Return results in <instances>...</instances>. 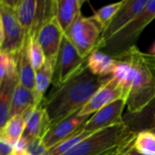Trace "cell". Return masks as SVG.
I'll use <instances>...</instances> for the list:
<instances>
[{
	"label": "cell",
	"instance_id": "6da1fadb",
	"mask_svg": "<svg viewBox=\"0 0 155 155\" xmlns=\"http://www.w3.org/2000/svg\"><path fill=\"white\" fill-rule=\"evenodd\" d=\"M109 77L100 78L94 75L86 65L63 85L53 87L42 104L50 118L51 125L54 126L80 112Z\"/></svg>",
	"mask_w": 155,
	"mask_h": 155
},
{
	"label": "cell",
	"instance_id": "7a4b0ae2",
	"mask_svg": "<svg viewBox=\"0 0 155 155\" xmlns=\"http://www.w3.org/2000/svg\"><path fill=\"white\" fill-rule=\"evenodd\" d=\"M125 54L133 67L131 91L126 102L128 114L141 113L155 99V56L142 52L136 45Z\"/></svg>",
	"mask_w": 155,
	"mask_h": 155
},
{
	"label": "cell",
	"instance_id": "3957f363",
	"mask_svg": "<svg viewBox=\"0 0 155 155\" xmlns=\"http://www.w3.org/2000/svg\"><path fill=\"white\" fill-rule=\"evenodd\" d=\"M136 136L126 124L98 131L64 155H123Z\"/></svg>",
	"mask_w": 155,
	"mask_h": 155
},
{
	"label": "cell",
	"instance_id": "277c9868",
	"mask_svg": "<svg viewBox=\"0 0 155 155\" xmlns=\"http://www.w3.org/2000/svg\"><path fill=\"white\" fill-rule=\"evenodd\" d=\"M15 4L16 1H0V52L17 57L26 35L18 22Z\"/></svg>",
	"mask_w": 155,
	"mask_h": 155
},
{
	"label": "cell",
	"instance_id": "5b68a950",
	"mask_svg": "<svg viewBox=\"0 0 155 155\" xmlns=\"http://www.w3.org/2000/svg\"><path fill=\"white\" fill-rule=\"evenodd\" d=\"M155 19V0H150L146 8L120 33L107 41L102 50L117 55L135 45L143 30Z\"/></svg>",
	"mask_w": 155,
	"mask_h": 155
},
{
	"label": "cell",
	"instance_id": "8992f818",
	"mask_svg": "<svg viewBox=\"0 0 155 155\" xmlns=\"http://www.w3.org/2000/svg\"><path fill=\"white\" fill-rule=\"evenodd\" d=\"M103 31L93 16L80 15L64 34L84 59L97 50Z\"/></svg>",
	"mask_w": 155,
	"mask_h": 155
},
{
	"label": "cell",
	"instance_id": "52a82bcc",
	"mask_svg": "<svg viewBox=\"0 0 155 155\" xmlns=\"http://www.w3.org/2000/svg\"><path fill=\"white\" fill-rule=\"evenodd\" d=\"M87 65V59H84L71 41L64 36L58 53L53 79L54 87H58L72 79Z\"/></svg>",
	"mask_w": 155,
	"mask_h": 155
},
{
	"label": "cell",
	"instance_id": "ba28073f",
	"mask_svg": "<svg viewBox=\"0 0 155 155\" xmlns=\"http://www.w3.org/2000/svg\"><path fill=\"white\" fill-rule=\"evenodd\" d=\"M150 0H125L108 27L103 32L97 50H102L104 44L112 39L135 19L148 5Z\"/></svg>",
	"mask_w": 155,
	"mask_h": 155
},
{
	"label": "cell",
	"instance_id": "9c48e42d",
	"mask_svg": "<svg viewBox=\"0 0 155 155\" xmlns=\"http://www.w3.org/2000/svg\"><path fill=\"white\" fill-rule=\"evenodd\" d=\"M125 107L126 101L124 99L117 100L103 107L90 116L83 125V129L96 133L106 128L125 124L124 119V110Z\"/></svg>",
	"mask_w": 155,
	"mask_h": 155
},
{
	"label": "cell",
	"instance_id": "30bf717a",
	"mask_svg": "<svg viewBox=\"0 0 155 155\" xmlns=\"http://www.w3.org/2000/svg\"><path fill=\"white\" fill-rule=\"evenodd\" d=\"M64 36V32L54 15L48 18L36 34V38L44 50L46 61L54 67Z\"/></svg>",
	"mask_w": 155,
	"mask_h": 155
},
{
	"label": "cell",
	"instance_id": "8fae6325",
	"mask_svg": "<svg viewBox=\"0 0 155 155\" xmlns=\"http://www.w3.org/2000/svg\"><path fill=\"white\" fill-rule=\"evenodd\" d=\"M121 99L127 102L122 88L110 76L94 93L89 102L79 112V114L82 116H91L103 107Z\"/></svg>",
	"mask_w": 155,
	"mask_h": 155
},
{
	"label": "cell",
	"instance_id": "7c38bea8",
	"mask_svg": "<svg viewBox=\"0 0 155 155\" xmlns=\"http://www.w3.org/2000/svg\"><path fill=\"white\" fill-rule=\"evenodd\" d=\"M90 118V116H82L79 112L65 118L57 124L51 127L49 132L44 137L43 141L47 148V150L57 145L62 141L65 140L75 133L85 122Z\"/></svg>",
	"mask_w": 155,
	"mask_h": 155
},
{
	"label": "cell",
	"instance_id": "4fadbf2b",
	"mask_svg": "<svg viewBox=\"0 0 155 155\" xmlns=\"http://www.w3.org/2000/svg\"><path fill=\"white\" fill-rule=\"evenodd\" d=\"M25 128L23 136L27 142L36 138L44 139L51 129V121L45 111L41 105L38 108H32L25 114Z\"/></svg>",
	"mask_w": 155,
	"mask_h": 155
},
{
	"label": "cell",
	"instance_id": "5bb4252c",
	"mask_svg": "<svg viewBox=\"0 0 155 155\" xmlns=\"http://www.w3.org/2000/svg\"><path fill=\"white\" fill-rule=\"evenodd\" d=\"M84 0H54V15L64 34L82 15Z\"/></svg>",
	"mask_w": 155,
	"mask_h": 155
},
{
	"label": "cell",
	"instance_id": "9a60e30c",
	"mask_svg": "<svg viewBox=\"0 0 155 155\" xmlns=\"http://www.w3.org/2000/svg\"><path fill=\"white\" fill-rule=\"evenodd\" d=\"M115 64V57L103 50L94 51L87 58V68L94 75L100 78L111 76Z\"/></svg>",
	"mask_w": 155,
	"mask_h": 155
},
{
	"label": "cell",
	"instance_id": "2e32d148",
	"mask_svg": "<svg viewBox=\"0 0 155 155\" xmlns=\"http://www.w3.org/2000/svg\"><path fill=\"white\" fill-rule=\"evenodd\" d=\"M15 12L18 22L25 35L34 31L39 11V1L18 0L15 4Z\"/></svg>",
	"mask_w": 155,
	"mask_h": 155
},
{
	"label": "cell",
	"instance_id": "e0dca14e",
	"mask_svg": "<svg viewBox=\"0 0 155 155\" xmlns=\"http://www.w3.org/2000/svg\"><path fill=\"white\" fill-rule=\"evenodd\" d=\"M17 72L19 82L27 89L33 91L35 87V71L33 67L30 54H29V42L28 35H26L25 44L20 53L17 54Z\"/></svg>",
	"mask_w": 155,
	"mask_h": 155
},
{
	"label": "cell",
	"instance_id": "ac0fdd59",
	"mask_svg": "<svg viewBox=\"0 0 155 155\" xmlns=\"http://www.w3.org/2000/svg\"><path fill=\"white\" fill-rule=\"evenodd\" d=\"M34 107L35 106L33 91L25 87L18 80L12 97L10 118L16 115H25Z\"/></svg>",
	"mask_w": 155,
	"mask_h": 155
},
{
	"label": "cell",
	"instance_id": "d6986e66",
	"mask_svg": "<svg viewBox=\"0 0 155 155\" xmlns=\"http://www.w3.org/2000/svg\"><path fill=\"white\" fill-rule=\"evenodd\" d=\"M54 74V66L49 62H45V64L37 71H35V87L33 90L35 97V106L38 108L42 105L45 100V93L53 83Z\"/></svg>",
	"mask_w": 155,
	"mask_h": 155
},
{
	"label": "cell",
	"instance_id": "ffe728a7",
	"mask_svg": "<svg viewBox=\"0 0 155 155\" xmlns=\"http://www.w3.org/2000/svg\"><path fill=\"white\" fill-rule=\"evenodd\" d=\"M124 124L134 133H138L143 130H150L153 123L155 121V99L141 113L124 115Z\"/></svg>",
	"mask_w": 155,
	"mask_h": 155
},
{
	"label": "cell",
	"instance_id": "44dd1931",
	"mask_svg": "<svg viewBox=\"0 0 155 155\" xmlns=\"http://www.w3.org/2000/svg\"><path fill=\"white\" fill-rule=\"evenodd\" d=\"M18 77L0 84V129L10 118L12 97Z\"/></svg>",
	"mask_w": 155,
	"mask_h": 155
},
{
	"label": "cell",
	"instance_id": "7402d4cb",
	"mask_svg": "<svg viewBox=\"0 0 155 155\" xmlns=\"http://www.w3.org/2000/svg\"><path fill=\"white\" fill-rule=\"evenodd\" d=\"M25 128V120L24 115H16L9 118L5 126L0 129V139L15 144L23 136Z\"/></svg>",
	"mask_w": 155,
	"mask_h": 155
},
{
	"label": "cell",
	"instance_id": "603a6c76",
	"mask_svg": "<svg viewBox=\"0 0 155 155\" xmlns=\"http://www.w3.org/2000/svg\"><path fill=\"white\" fill-rule=\"evenodd\" d=\"M94 133L85 131L83 129V125L71 136L66 138L65 140L59 143L57 145L54 146L53 148L49 149L47 152V155H64L68 153L70 150L74 148L76 145H78L80 143L90 137Z\"/></svg>",
	"mask_w": 155,
	"mask_h": 155
},
{
	"label": "cell",
	"instance_id": "cb8c5ba5",
	"mask_svg": "<svg viewBox=\"0 0 155 155\" xmlns=\"http://www.w3.org/2000/svg\"><path fill=\"white\" fill-rule=\"evenodd\" d=\"M134 148L143 155H155V133L152 130H143L136 133Z\"/></svg>",
	"mask_w": 155,
	"mask_h": 155
},
{
	"label": "cell",
	"instance_id": "d4e9b609",
	"mask_svg": "<svg viewBox=\"0 0 155 155\" xmlns=\"http://www.w3.org/2000/svg\"><path fill=\"white\" fill-rule=\"evenodd\" d=\"M18 77L17 58L5 52H0V84Z\"/></svg>",
	"mask_w": 155,
	"mask_h": 155
},
{
	"label": "cell",
	"instance_id": "484cf974",
	"mask_svg": "<svg viewBox=\"0 0 155 155\" xmlns=\"http://www.w3.org/2000/svg\"><path fill=\"white\" fill-rule=\"evenodd\" d=\"M124 2L125 0L102 6L97 11H95L94 14L92 15L94 18V20L97 22V24L100 25L103 32L108 27L114 17L115 16V15L124 5Z\"/></svg>",
	"mask_w": 155,
	"mask_h": 155
},
{
	"label": "cell",
	"instance_id": "4316f807",
	"mask_svg": "<svg viewBox=\"0 0 155 155\" xmlns=\"http://www.w3.org/2000/svg\"><path fill=\"white\" fill-rule=\"evenodd\" d=\"M28 42H29V54L31 62L35 71L39 70L46 62V58L44 53L42 46L40 45L35 34L28 35Z\"/></svg>",
	"mask_w": 155,
	"mask_h": 155
},
{
	"label": "cell",
	"instance_id": "83f0119b",
	"mask_svg": "<svg viewBox=\"0 0 155 155\" xmlns=\"http://www.w3.org/2000/svg\"><path fill=\"white\" fill-rule=\"evenodd\" d=\"M47 148L45 147L43 139L36 138L27 143L26 154L27 155H47Z\"/></svg>",
	"mask_w": 155,
	"mask_h": 155
},
{
	"label": "cell",
	"instance_id": "f1b7e54d",
	"mask_svg": "<svg viewBox=\"0 0 155 155\" xmlns=\"http://www.w3.org/2000/svg\"><path fill=\"white\" fill-rule=\"evenodd\" d=\"M14 145L8 142L0 139V155H12L13 154Z\"/></svg>",
	"mask_w": 155,
	"mask_h": 155
},
{
	"label": "cell",
	"instance_id": "f546056e",
	"mask_svg": "<svg viewBox=\"0 0 155 155\" xmlns=\"http://www.w3.org/2000/svg\"><path fill=\"white\" fill-rule=\"evenodd\" d=\"M125 155H143V154H142V153H138L137 151H135V150H134V146H133V148H131V149L127 152V153H126Z\"/></svg>",
	"mask_w": 155,
	"mask_h": 155
},
{
	"label": "cell",
	"instance_id": "4dcf8cb0",
	"mask_svg": "<svg viewBox=\"0 0 155 155\" xmlns=\"http://www.w3.org/2000/svg\"><path fill=\"white\" fill-rule=\"evenodd\" d=\"M150 54H153L155 56V42L153 43V46H152V48H151V53H150Z\"/></svg>",
	"mask_w": 155,
	"mask_h": 155
},
{
	"label": "cell",
	"instance_id": "1f68e13d",
	"mask_svg": "<svg viewBox=\"0 0 155 155\" xmlns=\"http://www.w3.org/2000/svg\"><path fill=\"white\" fill-rule=\"evenodd\" d=\"M150 130H152L153 133H155V121L153 123V124H152V127H151V129Z\"/></svg>",
	"mask_w": 155,
	"mask_h": 155
},
{
	"label": "cell",
	"instance_id": "d6a6232c",
	"mask_svg": "<svg viewBox=\"0 0 155 155\" xmlns=\"http://www.w3.org/2000/svg\"><path fill=\"white\" fill-rule=\"evenodd\" d=\"M132 148H133V147H132ZM126 153H127V152H126L125 153H124V154H123V155H125V154H126Z\"/></svg>",
	"mask_w": 155,
	"mask_h": 155
}]
</instances>
